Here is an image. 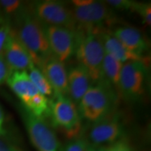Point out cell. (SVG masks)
Here are the masks:
<instances>
[{"label":"cell","instance_id":"cell-21","mask_svg":"<svg viewBox=\"0 0 151 151\" xmlns=\"http://www.w3.org/2000/svg\"><path fill=\"white\" fill-rule=\"evenodd\" d=\"M132 11H135L142 19L143 23L150 26L151 24V4L150 3H142L135 1Z\"/></svg>","mask_w":151,"mask_h":151},{"label":"cell","instance_id":"cell-2","mask_svg":"<svg viewBox=\"0 0 151 151\" xmlns=\"http://www.w3.org/2000/svg\"><path fill=\"white\" fill-rule=\"evenodd\" d=\"M75 55L78 65L86 69L93 83L102 81V65L105 50L101 34L104 32L76 30ZM105 32V31H104Z\"/></svg>","mask_w":151,"mask_h":151},{"label":"cell","instance_id":"cell-18","mask_svg":"<svg viewBox=\"0 0 151 151\" xmlns=\"http://www.w3.org/2000/svg\"><path fill=\"white\" fill-rule=\"evenodd\" d=\"M24 107L38 118L46 119L48 116L49 100L46 96L38 93L22 102Z\"/></svg>","mask_w":151,"mask_h":151},{"label":"cell","instance_id":"cell-12","mask_svg":"<svg viewBox=\"0 0 151 151\" xmlns=\"http://www.w3.org/2000/svg\"><path fill=\"white\" fill-rule=\"evenodd\" d=\"M38 68L42 71L51 86L53 94L67 96V71L63 62L52 55L43 61Z\"/></svg>","mask_w":151,"mask_h":151},{"label":"cell","instance_id":"cell-16","mask_svg":"<svg viewBox=\"0 0 151 151\" xmlns=\"http://www.w3.org/2000/svg\"><path fill=\"white\" fill-rule=\"evenodd\" d=\"M101 37L106 53L110 55L122 64L131 61L145 62L146 60L144 58L137 55L127 50L112 34L105 31L101 34Z\"/></svg>","mask_w":151,"mask_h":151},{"label":"cell","instance_id":"cell-15","mask_svg":"<svg viewBox=\"0 0 151 151\" xmlns=\"http://www.w3.org/2000/svg\"><path fill=\"white\" fill-rule=\"evenodd\" d=\"M6 81L11 89L20 98L22 103L39 93L26 71H13Z\"/></svg>","mask_w":151,"mask_h":151},{"label":"cell","instance_id":"cell-5","mask_svg":"<svg viewBox=\"0 0 151 151\" xmlns=\"http://www.w3.org/2000/svg\"><path fill=\"white\" fill-rule=\"evenodd\" d=\"M71 10L76 30L104 32L106 26H109L115 20L112 10L105 1L91 0L88 4L73 6Z\"/></svg>","mask_w":151,"mask_h":151},{"label":"cell","instance_id":"cell-13","mask_svg":"<svg viewBox=\"0 0 151 151\" xmlns=\"http://www.w3.org/2000/svg\"><path fill=\"white\" fill-rule=\"evenodd\" d=\"M92 82L88 73L78 64L69 69L67 71V94L75 104H78L91 87Z\"/></svg>","mask_w":151,"mask_h":151},{"label":"cell","instance_id":"cell-11","mask_svg":"<svg viewBox=\"0 0 151 151\" xmlns=\"http://www.w3.org/2000/svg\"><path fill=\"white\" fill-rule=\"evenodd\" d=\"M3 54L11 72L28 71L35 66L31 56L11 28L6 39Z\"/></svg>","mask_w":151,"mask_h":151},{"label":"cell","instance_id":"cell-1","mask_svg":"<svg viewBox=\"0 0 151 151\" xmlns=\"http://www.w3.org/2000/svg\"><path fill=\"white\" fill-rule=\"evenodd\" d=\"M16 27L12 30L29 52L35 65L39 67L52 55L45 34L44 26L36 18L31 9H22L16 16Z\"/></svg>","mask_w":151,"mask_h":151},{"label":"cell","instance_id":"cell-6","mask_svg":"<svg viewBox=\"0 0 151 151\" xmlns=\"http://www.w3.org/2000/svg\"><path fill=\"white\" fill-rule=\"evenodd\" d=\"M144 61L127 62L122 65L118 91L125 100L137 101L146 91L148 69Z\"/></svg>","mask_w":151,"mask_h":151},{"label":"cell","instance_id":"cell-7","mask_svg":"<svg viewBox=\"0 0 151 151\" xmlns=\"http://www.w3.org/2000/svg\"><path fill=\"white\" fill-rule=\"evenodd\" d=\"M34 15L43 25L57 26L76 30L71 9L64 2L55 0H42L32 4Z\"/></svg>","mask_w":151,"mask_h":151},{"label":"cell","instance_id":"cell-9","mask_svg":"<svg viewBox=\"0 0 151 151\" xmlns=\"http://www.w3.org/2000/svg\"><path fill=\"white\" fill-rule=\"evenodd\" d=\"M124 133V124L120 116L113 111L104 118L92 124L86 141L92 146H106L122 139Z\"/></svg>","mask_w":151,"mask_h":151},{"label":"cell","instance_id":"cell-25","mask_svg":"<svg viewBox=\"0 0 151 151\" xmlns=\"http://www.w3.org/2000/svg\"><path fill=\"white\" fill-rule=\"evenodd\" d=\"M107 151H132L127 141L120 139L112 144L107 146Z\"/></svg>","mask_w":151,"mask_h":151},{"label":"cell","instance_id":"cell-14","mask_svg":"<svg viewBox=\"0 0 151 151\" xmlns=\"http://www.w3.org/2000/svg\"><path fill=\"white\" fill-rule=\"evenodd\" d=\"M112 35L132 53L143 58L148 49V44L139 29L132 27L122 26L114 30Z\"/></svg>","mask_w":151,"mask_h":151},{"label":"cell","instance_id":"cell-23","mask_svg":"<svg viewBox=\"0 0 151 151\" xmlns=\"http://www.w3.org/2000/svg\"><path fill=\"white\" fill-rule=\"evenodd\" d=\"M105 3L111 9H116L120 11H132L135 1L131 0H108Z\"/></svg>","mask_w":151,"mask_h":151},{"label":"cell","instance_id":"cell-10","mask_svg":"<svg viewBox=\"0 0 151 151\" xmlns=\"http://www.w3.org/2000/svg\"><path fill=\"white\" fill-rule=\"evenodd\" d=\"M44 26L47 41L52 55L65 62L75 54L77 32L66 27Z\"/></svg>","mask_w":151,"mask_h":151},{"label":"cell","instance_id":"cell-24","mask_svg":"<svg viewBox=\"0 0 151 151\" xmlns=\"http://www.w3.org/2000/svg\"><path fill=\"white\" fill-rule=\"evenodd\" d=\"M11 73L3 52H1L0 54V85L4 81H6Z\"/></svg>","mask_w":151,"mask_h":151},{"label":"cell","instance_id":"cell-27","mask_svg":"<svg viewBox=\"0 0 151 151\" xmlns=\"http://www.w3.org/2000/svg\"><path fill=\"white\" fill-rule=\"evenodd\" d=\"M0 151H23L0 137Z\"/></svg>","mask_w":151,"mask_h":151},{"label":"cell","instance_id":"cell-17","mask_svg":"<svg viewBox=\"0 0 151 151\" xmlns=\"http://www.w3.org/2000/svg\"><path fill=\"white\" fill-rule=\"evenodd\" d=\"M123 64L110 55L105 53L103 60V78L118 90L120 75Z\"/></svg>","mask_w":151,"mask_h":151},{"label":"cell","instance_id":"cell-26","mask_svg":"<svg viewBox=\"0 0 151 151\" xmlns=\"http://www.w3.org/2000/svg\"><path fill=\"white\" fill-rule=\"evenodd\" d=\"M11 29V26L9 22H5L4 24L0 27V54L3 51L4 46Z\"/></svg>","mask_w":151,"mask_h":151},{"label":"cell","instance_id":"cell-29","mask_svg":"<svg viewBox=\"0 0 151 151\" xmlns=\"http://www.w3.org/2000/svg\"><path fill=\"white\" fill-rule=\"evenodd\" d=\"M88 151H107V146H94L89 144Z\"/></svg>","mask_w":151,"mask_h":151},{"label":"cell","instance_id":"cell-28","mask_svg":"<svg viewBox=\"0 0 151 151\" xmlns=\"http://www.w3.org/2000/svg\"><path fill=\"white\" fill-rule=\"evenodd\" d=\"M6 134V131L4 128V114L2 109L0 106V137H3Z\"/></svg>","mask_w":151,"mask_h":151},{"label":"cell","instance_id":"cell-19","mask_svg":"<svg viewBox=\"0 0 151 151\" xmlns=\"http://www.w3.org/2000/svg\"><path fill=\"white\" fill-rule=\"evenodd\" d=\"M29 76L39 93L45 96H50L53 94V90L50 84L47 80L44 74L39 68L33 66L29 69Z\"/></svg>","mask_w":151,"mask_h":151},{"label":"cell","instance_id":"cell-20","mask_svg":"<svg viewBox=\"0 0 151 151\" xmlns=\"http://www.w3.org/2000/svg\"><path fill=\"white\" fill-rule=\"evenodd\" d=\"M22 1L18 0H1L0 1V10L5 17L18 15L23 9Z\"/></svg>","mask_w":151,"mask_h":151},{"label":"cell","instance_id":"cell-22","mask_svg":"<svg viewBox=\"0 0 151 151\" xmlns=\"http://www.w3.org/2000/svg\"><path fill=\"white\" fill-rule=\"evenodd\" d=\"M89 143L84 138H76L66 145L62 151H88Z\"/></svg>","mask_w":151,"mask_h":151},{"label":"cell","instance_id":"cell-4","mask_svg":"<svg viewBox=\"0 0 151 151\" xmlns=\"http://www.w3.org/2000/svg\"><path fill=\"white\" fill-rule=\"evenodd\" d=\"M52 95L49 100L50 124L53 127L62 130L68 137H76L81 131V117L76 105L67 96Z\"/></svg>","mask_w":151,"mask_h":151},{"label":"cell","instance_id":"cell-8","mask_svg":"<svg viewBox=\"0 0 151 151\" xmlns=\"http://www.w3.org/2000/svg\"><path fill=\"white\" fill-rule=\"evenodd\" d=\"M22 116L32 144L39 151H62L58 137L46 119L38 118L25 108Z\"/></svg>","mask_w":151,"mask_h":151},{"label":"cell","instance_id":"cell-3","mask_svg":"<svg viewBox=\"0 0 151 151\" xmlns=\"http://www.w3.org/2000/svg\"><path fill=\"white\" fill-rule=\"evenodd\" d=\"M116 102L114 88L103 79L92 85L78 103V110L81 118L93 124L113 113Z\"/></svg>","mask_w":151,"mask_h":151}]
</instances>
